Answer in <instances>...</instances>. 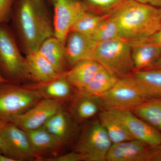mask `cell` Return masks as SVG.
<instances>
[{
    "label": "cell",
    "mask_w": 161,
    "mask_h": 161,
    "mask_svg": "<svg viewBox=\"0 0 161 161\" xmlns=\"http://www.w3.org/2000/svg\"><path fill=\"white\" fill-rule=\"evenodd\" d=\"M0 161H15L0 151Z\"/></svg>",
    "instance_id": "obj_35"
},
{
    "label": "cell",
    "mask_w": 161,
    "mask_h": 161,
    "mask_svg": "<svg viewBox=\"0 0 161 161\" xmlns=\"http://www.w3.org/2000/svg\"><path fill=\"white\" fill-rule=\"evenodd\" d=\"M3 153L15 161L37 160L29 136L25 130L7 121L1 132Z\"/></svg>",
    "instance_id": "obj_8"
},
{
    "label": "cell",
    "mask_w": 161,
    "mask_h": 161,
    "mask_svg": "<svg viewBox=\"0 0 161 161\" xmlns=\"http://www.w3.org/2000/svg\"><path fill=\"white\" fill-rule=\"evenodd\" d=\"M47 1H49V2H50V3H51L52 4H53L54 3V2L56 1V0H47Z\"/></svg>",
    "instance_id": "obj_38"
},
{
    "label": "cell",
    "mask_w": 161,
    "mask_h": 161,
    "mask_svg": "<svg viewBox=\"0 0 161 161\" xmlns=\"http://www.w3.org/2000/svg\"><path fill=\"white\" fill-rule=\"evenodd\" d=\"M98 118L112 144L134 139L124 124L108 110L100 112Z\"/></svg>",
    "instance_id": "obj_22"
},
{
    "label": "cell",
    "mask_w": 161,
    "mask_h": 161,
    "mask_svg": "<svg viewBox=\"0 0 161 161\" xmlns=\"http://www.w3.org/2000/svg\"><path fill=\"white\" fill-rule=\"evenodd\" d=\"M14 2L15 0H0V24L10 22Z\"/></svg>",
    "instance_id": "obj_29"
},
{
    "label": "cell",
    "mask_w": 161,
    "mask_h": 161,
    "mask_svg": "<svg viewBox=\"0 0 161 161\" xmlns=\"http://www.w3.org/2000/svg\"><path fill=\"white\" fill-rule=\"evenodd\" d=\"M26 87L36 90L43 98L64 102L71 98L73 86L67 80L64 73L59 77L42 83H35Z\"/></svg>",
    "instance_id": "obj_15"
},
{
    "label": "cell",
    "mask_w": 161,
    "mask_h": 161,
    "mask_svg": "<svg viewBox=\"0 0 161 161\" xmlns=\"http://www.w3.org/2000/svg\"><path fill=\"white\" fill-rule=\"evenodd\" d=\"M53 5L54 36L64 43L75 22L88 9L81 0H56Z\"/></svg>",
    "instance_id": "obj_9"
},
{
    "label": "cell",
    "mask_w": 161,
    "mask_h": 161,
    "mask_svg": "<svg viewBox=\"0 0 161 161\" xmlns=\"http://www.w3.org/2000/svg\"><path fill=\"white\" fill-rule=\"evenodd\" d=\"M37 161H84L83 156L76 151L65 153L53 157H40Z\"/></svg>",
    "instance_id": "obj_30"
},
{
    "label": "cell",
    "mask_w": 161,
    "mask_h": 161,
    "mask_svg": "<svg viewBox=\"0 0 161 161\" xmlns=\"http://www.w3.org/2000/svg\"><path fill=\"white\" fill-rule=\"evenodd\" d=\"M120 37L130 43L145 42L161 28V8L136 0H122L108 12Z\"/></svg>",
    "instance_id": "obj_2"
},
{
    "label": "cell",
    "mask_w": 161,
    "mask_h": 161,
    "mask_svg": "<svg viewBox=\"0 0 161 161\" xmlns=\"http://www.w3.org/2000/svg\"><path fill=\"white\" fill-rule=\"evenodd\" d=\"M119 79L117 76L100 65L92 80L80 92L100 97L111 90Z\"/></svg>",
    "instance_id": "obj_23"
},
{
    "label": "cell",
    "mask_w": 161,
    "mask_h": 161,
    "mask_svg": "<svg viewBox=\"0 0 161 161\" xmlns=\"http://www.w3.org/2000/svg\"><path fill=\"white\" fill-rule=\"evenodd\" d=\"M100 65L94 60H80L67 70L64 75L72 86L80 92L92 80Z\"/></svg>",
    "instance_id": "obj_17"
},
{
    "label": "cell",
    "mask_w": 161,
    "mask_h": 161,
    "mask_svg": "<svg viewBox=\"0 0 161 161\" xmlns=\"http://www.w3.org/2000/svg\"><path fill=\"white\" fill-rule=\"evenodd\" d=\"M63 102L43 98L26 112L14 116L8 121L25 131L43 126L54 114L63 108Z\"/></svg>",
    "instance_id": "obj_10"
},
{
    "label": "cell",
    "mask_w": 161,
    "mask_h": 161,
    "mask_svg": "<svg viewBox=\"0 0 161 161\" xmlns=\"http://www.w3.org/2000/svg\"><path fill=\"white\" fill-rule=\"evenodd\" d=\"M131 111L161 132V97L149 98Z\"/></svg>",
    "instance_id": "obj_24"
},
{
    "label": "cell",
    "mask_w": 161,
    "mask_h": 161,
    "mask_svg": "<svg viewBox=\"0 0 161 161\" xmlns=\"http://www.w3.org/2000/svg\"><path fill=\"white\" fill-rule=\"evenodd\" d=\"M91 37L97 43L120 38L116 22L108 14Z\"/></svg>",
    "instance_id": "obj_27"
},
{
    "label": "cell",
    "mask_w": 161,
    "mask_h": 161,
    "mask_svg": "<svg viewBox=\"0 0 161 161\" xmlns=\"http://www.w3.org/2000/svg\"><path fill=\"white\" fill-rule=\"evenodd\" d=\"M106 16L107 14L101 15L87 10L75 22L70 31L77 32L91 37Z\"/></svg>",
    "instance_id": "obj_26"
},
{
    "label": "cell",
    "mask_w": 161,
    "mask_h": 161,
    "mask_svg": "<svg viewBox=\"0 0 161 161\" xmlns=\"http://www.w3.org/2000/svg\"><path fill=\"white\" fill-rule=\"evenodd\" d=\"M124 124L134 139L152 147L161 145V132L136 116L131 110H108Z\"/></svg>",
    "instance_id": "obj_11"
},
{
    "label": "cell",
    "mask_w": 161,
    "mask_h": 161,
    "mask_svg": "<svg viewBox=\"0 0 161 161\" xmlns=\"http://www.w3.org/2000/svg\"><path fill=\"white\" fill-rule=\"evenodd\" d=\"M97 44V42L89 36L77 32H69L64 43L67 66L72 67L80 60H94Z\"/></svg>",
    "instance_id": "obj_12"
},
{
    "label": "cell",
    "mask_w": 161,
    "mask_h": 161,
    "mask_svg": "<svg viewBox=\"0 0 161 161\" xmlns=\"http://www.w3.org/2000/svg\"><path fill=\"white\" fill-rule=\"evenodd\" d=\"M94 60L119 78L134 71L131 44L121 38L97 43Z\"/></svg>",
    "instance_id": "obj_4"
},
{
    "label": "cell",
    "mask_w": 161,
    "mask_h": 161,
    "mask_svg": "<svg viewBox=\"0 0 161 161\" xmlns=\"http://www.w3.org/2000/svg\"><path fill=\"white\" fill-rule=\"evenodd\" d=\"M142 84L154 97H161V69H150L131 75Z\"/></svg>",
    "instance_id": "obj_25"
},
{
    "label": "cell",
    "mask_w": 161,
    "mask_h": 161,
    "mask_svg": "<svg viewBox=\"0 0 161 161\" xmlns=\"http://www.w3.org/2000/svg\"><path fill=\"white\" fill-rule=\"evenodd\" d=\"M11 26L0 24V73L10 83L18 84L30 80L26 68L25 57Z\"/></svg>",
    "instance_id": "obj_3"
},
{
    "label": "cell",
    "mask_w": 161,
    "mask_h": 161,
    "mask_svg": "<svg viewBox=\"0 0 161 161\" xmlns=\"http://www.w3.org/2000/svg\"><path fill=\"white\" fill-rule=\"evenodd\" d=\"M152 146L133 139L111 146L106 158L108 161H149Z\"/></svg>",
    "instance_id": "obj_13"
},
{
    "label": "cell",
    "mask_w": 161,
    "mask_h": 161,
    "mask_svg": "<svg viewBox=\"0 0 161 161\" xmlns=\"http://www.w3.org/2000/svg\"><path fill=\"white\" fill-rule=\"evenodd\" d=\"M145 42L161 47V28Z\"/></svg>",
    "instance_id": "obj_31"
},
{
    "label": "cell",
    "mask_w": 161,
    "mask_h": 161,
    "mask_svg": "<svg viewBox=\"0 0 161 161\" xmlns=\"http://www.w3.org/2000/svg\"><path fill=\"white\" fill-rule=\"evenodd\" d=\"M155 68H161V55L160 57L158 59V60L156 61V62L154 64V65L150 68V69H155Z\"/></svg>",
    "instance_id": "obj_36"
},
{
    "label": "cell",
    "mask_w": 161,
    "mask_h": 161,
    "mask_svg": "<svg viewBox=\"0 0 161 161\" xmlns=\"http://www.w3.org/2000/svg\"><path fill=\"white\" fill-rule=\"evenodd\" d=\"M8 121L5 120H0V151L3 153V140H2L1 132L4 126L6 125Z\"/></svg>",
    "instance_id": "obj_34"
},
{
    "label": "cell",
    "mask_w": 161,
    "mask_h": 161,
    "mask_svg": "<svg viewBox=\"0 0 161 161\" xmlns=\"http://www.w3.org/2000/svg\"><path fill=\"white\" fill-rule=\"evenodd\" d=\"M25 60L30 79L35 83L46 82L61 75L38 51L26 54Z\"/></svg>",
    "instance_id": "obj_14"
},
{
    "label": "cell",
    "mask_w": 161,
    "mask_h": 161,
    "mask_svg": "<svg viewBox=\"0 0 161 161\" xmlns=\"http://www.w3.org/2000/svg\"><path fill=\"white\" fill-rule=\"evenodd\" d=\"M43 127L64 146L71 141L76 131L71 117L64 108L52 116Z\"/></svg>",
    "instance_id": "obj_16"
},
{
    "label": "cell",
    "mask_w": 161,
    "mask_h": 161,
    "mask_svg": "<svg viewBox=\"0 0 161 161\" xmlns=\"http://www.w3.org/2000/svg\"><path fill=\"white\" fill-rule=\"evenodd\" d=\"M38 51L51 64L58 73L66 71L67 66L64 43L54 36L47 38L41 44Z\"/></svg>",
    "instance_id": "obj_20"
},
{
    "label": "cell",
    "mask_w": 161,
    "mask_h": 161,
    "mask_svg": "<svg viewBox=\"0 0 161 161\" xmlns=\"http://www.w3.org/2000/svg\"><path fill=\"white\" fill-rule=\"evenodd\" d=\"M4 82H8V81L3 77V75L0 73V83H4Z\"/></svg>",
    "instance_id": "obj_37"
},
{
    "label": "cell",
    "mask_w": 161,
    "mask_h": 161,
    "mask_svg": "<svg viewBox=\"0 0 161 161\" xmlns=\"http://www.w3.org/2000/svg\"><path fill=\"white\" fill-rule=\"evenodd\" d=\"M149 161H161V145L152 147Z\"/></svg>",
    "instance_id": "obj_32"
},
{
    "label": "cell",
    "mask_w": 161,
    "mask_h": 161,
    "mask_svg": "<svg viewBox=\"0 0 161 161\" xmlns=\"http://www.w3.org/2000/svg\"><path fill=\"white\" fill-rule=\"evenodd\" d=\"M90 11L98 13L104 11L106 14L122 0H81Z\"/></svg>",
    "instance_id": "obj_28"
},
{
    "label": "cell",
    "mask_w": 161,
    "mask_h": 161,
    "mask_svg": "<svg viewBox=\"0 0 161 161\" xmlns=\"http://www.w3.org/2000/svg\"><path fill=\"white\" fill-rule=\"evenodd\" d=\"M140 3L161 8V0H136Z\"/></svg>",
    "instance_id": "obj_33"
},
{
    "label": "cell",
    "mask_w": 161,
    "mask_h": 161,
    "mask_svg": "<svg viewBox=\"0 0 161 161\" xmlns=\"http://www.w3.org/2000/svg\"><path fill=\"white\" fill-rule=\"evenodd\" d=\"M112 145L99 121L95 120L81 132L75 151L82 154L85 161H105Z\"/></svg>",
    "instance_id": "obj_7"
},
{
    "label": "cell",
    "mask_w": 161,
    "mask_h": 161,
    "mask_svg": "<svg viewBox=\"0 0 161 161\" xmlns=\"http://www.w3.org/2000/svg\"><path fill=\"white\" fill-rule=\"evenodd\" d=\"M38 159L43 154L61 150L64 146L43 127L26 131Z\"/></svg>",
    "instance_id": "obj_21"
},
{
    "label": "cell",
    "mask_w": 161,
    "mask_h": 161,
    "mask_svg": "<svg viewBox=\"0 0 161 161\" xmlns=\"http://www.w3.org/2000/svg\"><path fill=\"white\" fill-rule=\"evenodd\" d=\"M103 108L99 97L78 92L72 101V114L79 120H84L94 117Z\"/></svg>",
    "instance_id": "obj_19"
},
{
    "label": "cell",
    "mask_w": 161,
    "mask_h": 161,
    "mask_svg": "<svg viewBox=\"0 0 161 161\" xmlns=\"http://www.w3.org/2000/svg\"><path fill=\"white\" fill-rule=\"evenodd\" d=\"M43 98L37 91L27 87L0 83V120L8 121L23 114Z\"/></svg>",
    "instance_id": "obj_6"
},
{
    "label": "cell",
    "mask_w": 161,
    "mask_h": 161,
    "mask_svg": "<svg viewBox=\"0 0 161 161\" xmlns=\"http://www.w3.org/2000/svg\"><path fill=\"white\" fill-rule=\"evenodd\" d=\"M130 44L134 72L150 69L160 57V47L146 42Z\"/></svg>",
    "instance_id": "obj_18"
},
{
    "label": "cell",
    "mask_w": 161,
    "mask_h": 161,
    "mask_svg": "<svg viewBox=\"0 0 161 161\" xmlns=\"http://www.w3.org/2000/svg\"><path fill=\"white\" fill-rule=\"evenodd\" d=\"M107 110H132L145 100L155 98L132 75L119 78L108 92L100 97Z\"/></svg>",
    "instance_id": "obj_5"
},
{
    "label": "cell",
    "mask_w": 161,
    "mask_h": 161,
    "mask_svg": "<svg viewBox=\"0 0 161 161\" xmlns=\"http://www.w3.org/2000/svg\"><path fill=\"white\" fill-rule=\"evenodd\" d=\"M11 26L22 53L37 51L54 36L53 20L44 0H15Z\"/></svg>",
    "instance_id": "obj_1"
}]
</instances>
